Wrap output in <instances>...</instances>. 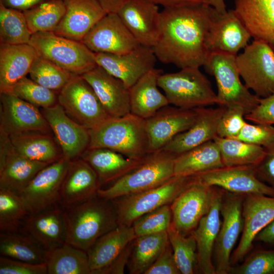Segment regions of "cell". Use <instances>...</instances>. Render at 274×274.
I'll list each match as a JSON object with an SVG mask.
<instances>
[{"label": "cell", "instance_id": "cell-10", "mask_svg": "<svg viewBox=\"0 0 274 274\" xmlns=\"http://www.w3.org/2000/svg\"><path fill=\"white\" fill-rule=\"evenodd\" d=\"M236 66L245 86L257 96L274 94V50L266 43L254 40L236 56Z\"/></svg>", "mask_w": 274, "mask_h": 274}, {"label": "cell", "instance_id": "cell-9", "mask_svg": "<svg viewBox=\"0 0 274 274\" xmlns=\"http://www.w3.org/2000/svg\"><path fill=\"white\" fill-rule=\"evenodd\" d=\"M58 103L68 117L88 129L110 117L92 87L81 75L73 74L58 93Z\"/></svg>", "mask_w": 274, "mask_h": 274}, {"label": "cell", "instance_id": "cell-14", "mask_svg": "<svg viewBox=\"0 0 274 274\" xmlns=\"http://www.w3.org/2000/svg\"><path fill=\"white\" fill-rule=\"evenodd\" d=\"M0 132L10 136L51 131L38 107L10 92L0 93Z\"/></svg>", "mask_w": 274, "mask_h": 274}, {"label": "cell", "instance_id": "cell-60", "mask_svg": "<svg viewBox=\"0 0 274 274\" xmlns=\"http://www.w3.org/2000/svg\"><path fill=\"white\" fill-rule=\"evenodd\" d=\"M202 4L210 6L220 13H225L227 11L224 0H202Z\"/></svg>", "mask_w": 274, "mask_h": 274}, {"label": "cell", "instance_id": "cell-17", "mask_svg": "<svg viewBox=\"0 0 274 274\" xmlns=\"http://www.w3.org/2000/svg\"><path fill=\"white\" fill-rule=\"evenodd\" d=\"M243 228L239 244L231 255V265L241 262L251 250L256 235L274 220V197L261 194L244 196Z\"/></svg>", "mask_w": 274, "mask_h": 274}, {"label": "cell", "instance_id": "cell-48", "mask_svg": "<svg viewBox=\"0 0 274 274\" xmlns=\"http://www.w3.org/2000/svg\"><path fill=\"white\" fill-rule=\"evenodd\" d=\"M230 274H274V250L253 252L240 265L231 266Z\"/></svg>", "mask_w": 274, "mask_h": 274}, {"label": "cell", "instance_id": "cell-58", "mask_svg": "<svg viewBox=\"0 0 274 274\" xmlns=\"http://www.w3.org/2000/svg\"><path fill=\"white\" fill-rule=\"evenodd\" d=\"M107 13H117L130 0H97Z\"/></svg>", "mask_w": 274, "mask_h": 274}, {"label": "cell", "instance_id": "cell-59", "mask_svg": "<svg viewBox=\"0 0 274 274\" xmlns=\"http://www.w3.org/2000/svg\"><path fill=\"white\" fill-rule=\"evenodd\" d=\"M154 4L161 5L164 8L177 7L184 5L202 4V0H149Z\"/></svg>", "mask_w": 274, "mask_h": 274}, {"label": "cell", "instance_id": "cell-7", "mask_svg": "<svg viewBox=\"0 0 274 274\" xmlns=\"http://www.w3.org/2000/svg\"><path fill=\"white\" fill-rule=\"evenodd\" d=\"M29 44L39 56L74 75L81 76L97 65L95 53L82 42L59 36L53 31L32 34Z\"/></svg>", "mask_w": 274, "mask_h": 274}, {"label": "cell", "instance_id": "cell-42", "mask_svg": "<svg viewBox=\"0 0 274 274\" xmlns=\"http://www.w3.org/2000/svg\"><path fill=\"white\" fill-rule=\"evenodd\" d=\"M32 35L23 12L0 4V44H29Z\"/></svg>", "mask_w": 274, "mask_h": 274}, {"label": "cell", "instance_id": "cell-12", "mask_svg": "<svg viewBox=\"0 0 274 274\" xmlns=\"http://www.w3.org/2000/svg\"><path fill=\"white\" fill-rule=\"evenodd\" d=\"M71 162L62 157L48 164L19 194L29 214L60 206V189Z\"/></svg>", "mask_w": 274, "mask_h": 274}, {"label": "cell", "instance_id": "cell-50", "mask_svg": "<svg viewBox=\"0 0 274 274\" xmlns=\"http://www.w3.org/2000/svg\"><path fill=\"white\" fill-rule=\"evenodd\" d=\"M234 139L265 148L274 142V126L269 124L247 123Z\"/></svg>", "mask_w": 274, "mask_h": 274}, {"label": "cell", "instance_id": "cell-6", "mask_svg": "<svg viewBox=\"0 0 274 274\" xmlns=\"http://www.w3.org/2000/svg\"><path fill=\"white\" fill-rule=\"evenodd\" d=\"M158 85L169 105L178 108L193 109L218 105L217 94L199 67H186L176 73L161 74Z\"/></svg>", "mask_w": 274, "mask_h": 274}, {"label": "cell", "instance_id": "cell-56", "mask_svg": "<svg viewBox=\"0 0 274 274\" xmlns=\"http://www.w3.org/2000/svg\"><path fill=\"white\" fill-rule=\"evenodd\" d=\"M48 0H0L4 6L24 12Z\"/></svg>", "mask_w": 274, "mask_h": 274}, {"label": "cell", "instance_id": "cell-33", "mask_svg": "<svg viewBox=\"0 0 274 274\" xmlns=\"http://www.w3.org/2000/svg\"><path fill=\"white\" fill-rule=\"evenodd\" d=\"M161 70L153 68L142 76L129 89L130 113L143 119L153 116L162 107L169 105L158 89Z\"/></svg>", "mask_w": 274, "mask_h": 274}, {"label": "cell", "instance_id": "cell-55", "mask_svg": "<svg viewBox=\"0 0 274 274\" xmlns=\"http://www.w3.org/2000/svg\"><path fill=\"white\" fill-rule=\"evenodd\" d=\"M132 242L109 264L97 271L95 274H123L131 251Z\"/></svg>", "mask_w": 274, "mask_h": 274}, {"label": "cell", "instance_id": "cell-30", "mask_svg": "<svg viewBox=\"0 0 274 274\" xmlns=\"http://www.w3.org/2000/svg\"><path fill=\"white\" fill-rule=\"evenodd\" d=\"M222 198V192L217 190L209 212L191 233L196 243L197 267L203 274H216L212 256L221 223Z\"/></svg>", "mask_w": 274, "mask_h": 274}, {"label": "cell", "instance_id": "cell-29", "mask_svg": "<svg viewBox=\"0 0 274 274\" xmlns=\"http://www.w3.org/2000/svg\"><path fill=\"white\" fill-rule=\"evenodd\" d=\"M234 1V11L251 37L274 50V0Z\"/></svg>", "mask_w": 274, "mask_h": 274}, {"label": "cell", "instance_id": "cell-27", "mask_svg": "<svg viewBox=\"0 0 274 274\" xmlns=\"http://www.w3.org/2000/svg\"><path fill=\"white\" fill-rule=\"evenodd\" d=\"M65 12L53 31L71 40L81 42L87 33L107 13L97 0H63Z\"/></svg>", "mask_w": 274, "mask_h": 274}, {"label": "cell", "instance_id": "cell-23", "mask_svg": "<svg viewBox=\"0 0 274 274\" xmlns=\"http://www.w3.org/2000/svg\"><path fill=\"white\" fill-rule=\"evenodd\" d=\"M117 14L139 44L154 46L160 31L158 5L149 0H130Z\"/></svg>", "mask_w": 274, "mask_h": 274}, {"label": "cell", "instance_id": "cell-21", "mask_svg": "<svg viewBox=\"0 0 274 274\" xmlns=\"http://www.w3.org/2000/svg\"><path fill=\"white\" fill-rule=\"evenodd\" d=\"M49 164L19 155L9 135L0 132V189L20 194L38 173Z\"/></svg>", "mask_w": 274, "mask_h": 274}, {"label": "cell", "instance_id": "cell-13", "mask_svg": "<svg viewBox=\"0 0 274 274\" xmlns=\"http://www.w3.org/2000/svg\"><path fill=\"white\" fill-rule=\"evenodd\" d=\"M225 194H222L220 208L223 220L213 252L216 274L229 273L231 252L243 228L244 195L227 191Z\"/></svg>", "mask_w": 274, "mask_h": 274}, {"label": "cell", "instance_id": "cell-43", "mask_svg": "<svg viewBox=\"0 0 274 274\" xmlns=\"http://www.w3.org/2000/svg\"><path fill=\"white\" fill-rule=\"evenodd\" d=\"M29 214L20 194L0 189V232L20 230Z\"/></svg>", "mask_w": 274, "mask_h": 274}, {"label": "cell", "instance_id": "cell-4", "mask_svg": "<svg viewBox=\"0 0 274 274\" xmlns=\"http://www.w3.org/2000/svg\"><path fill=\"white\" fill-rule=\"evenodd\" d=\"M176 156L163 149L150 153L134 169L112 183L108 188L99 189L97 195L112 200L157 187L174 176Z\"/></svg>", "mask_w": 274, "mask_h": 274}, {"label": "cell", "instance_id": "cell-28", "mask_svg": "<svg viewBox=\"0 0 274 274\" xmlns=\"http://www.w3.org/2000/svg\"><path fill=\"white\" fill-rule=\"evenodd\" d=\"M101 184L91 165L81 158L71 161L61 185L60 205L64 208L87 200L97 195Z\"/></svg>", "mask_w": 274, "mask_h": 274}, {"label": "cell", "instance_id": "cell-34", "mask_svg": "<svg viewBox=\"0 0 274 274\" xmlns=\"http://www.w3.org/2000/svg\"><path fill=\"white\" fill-rule=\"evenodd\" d=\"M136 236L132 226H118L99 237L87 251L91 274L114 260Z\"/></svg>", "mask_w": 274, "mask_h": 274}, {"label": "cell", "instance_id": "cell-39", "mask_svg": "<svg viewBox=\"0 0 274 274\" xmlns=\"http://www.w3.org/2000/svg\"><path fill=\"white\" fill-rule=\"evenodd\" d=\"M47 274H91L87 252L70 245L48 251Z\"/></svg>", "mask_w": 274, "mask_h": 274}, {"label": "cell", "instance_id": "cell-52", "mask_svg": "<svg viewBox=\"0 0 274 274\" xmlns=\"http://www.w3.org/2000/svg\"><path fill=\"white\" fill-rule=\"evenodd\" d=\"M245 118L254 123L274 125V94L260 98L258 106Z\"/></svg>", "mask_w": 274, "mask_h": 274}, {"label": "cell", "instance_id": "cell-20", "mask_svg": "<svg viewBox=\"0 0 274 274\" xmlns=\"http://www.w3.org/2000/svg\"><path fill=\"white\" fill-rule=\"evenodd\" d=\"M94 53L122 54L139 43L117 13H108L98 21L81 41Z\"/></svg>", "mask_w": 274, "mask_h": 274}, {"label": "cell", "instance_id": "cell-5", "mask_svg": "<svg viewBox=\"0 0 274 274\" xmlns=\"http://www.w3.org/2000/svg\"><path fill=\"white\" fill-rule=\"evenodd\" d=\"M236 56L223 52H212L209 53L203 66L216 79L218 105L239 108L246 115L258 106L260 98L251 93L242 83Z\"/></svg>", "mask_w": 274, "mask_h": 274}, {"label": "cell", "instance_id": "cell-1", "mask_svg": "<svg viewBox=\"0 0 274 274\" xmlns=\"http://www.w3.org/2000/svg\"><path fill=\"white\" fill-rule=\"evenodd\" d=\"M212 7L204 4L164 8L158 39L152 47L157 59L179 68L203 65Z\"/></svg>", "mask_w": 274, "mask_h": 274}, {"label": "cell", "instance_id": "cell-22", "mask_svg": "<svg viewBox=\"0 0 274 274\" xmlns=\"http://www.w3.org/2000/svg\"><path fill=\"white\" fill-rule=\"evenodd\" d=\"M41 112L54 135L63 157L71 161L79 158L88 147L89 129L68 117L58 103L42 108Z\"/></svg>", "mask_w": 274, "mask_h": 274}, {"label": "cell", "instance_id": "cell-35", "mask_svg": "<svg viewBox=\"0 0 274 274\" xmlns=\"http://www.w3.org/2000/svg\"><path fill=\"white\" fill-rule=\"evenodd\" d=\"M217 144L211 140L177 155L174 162V176L194 177L224 166Z\"/></svg>", "mask_w": 274, "mask_h": 274}, {"label": "cell", "instance_id": "cell-40", "mask_svg": "<svg viewBox=\"0 0 274 274\" xmlns=\"http://www.w3.org/2000/svg\"><path fill=\"white\" fill-rule=\"evenodd\" d=\"M213 140L218 146L224 166H256L265 153L264 147L238 139L217 136Z\"/></svg>", "mask_w": 274, "mask_h": 274}, {"label": "cell", "instance_id": "cell-19", "mask_svg": "<svg viewBox=\"0 0 274 274\" xmlns=\"http://www.w3.org/2000/svg\"><path fill=\"white\" fill-rule=\"evenodd\" d=\"M256 166H224L194 177L206 185L219 187L230 193L244 195L261 194L274 197V189L258 178Z\"/></svg>", "mask_w": 274, "mask_h": 274}, {"label": "cell", "instance_id": "cell-41", "mask_svg": "<svg viewBox=\"0 0 274 274\" xmlns=\"http://www.w3.org/2000/svg\"><path fill=\"white\" fill-rule=\"evenodd\" d=\"M65 12L63 0H48L23 12L32 34L53 31Z\"/></svg>", "mask_w": 274, "mask_h": 274}, {"label": "cell", "instance_id": "cell-57", "mask_svg": "<svg viewBox=\"0 0 274 274\" xmlns=\"http://www.w3.org/2000/svg\"><path fill=\"white\" fill-rule=\"evenodd\" d=\"M254 241L274 245V220L263 228L255 236Z\"/></svg>", "mask_w": 274, "mask_h": 274}, {"label": "cell", "instance_id": "cell-44", "mask_svg": "<svg viewBox=\"0 0 274 274\" xmlns=\"http://www.w3.org/2000/svg\"><path fill=\"white\" fill-rule=\"evenodd\" d=\"M167 234L178 267L182 274H193L197 267V246L194 236H184L170 225Z\"/></svg>", "mask_w": 274, "mask_h": 274}, {"label": "cell", "instance_id": "cell-32", "mask_svg": "<svg viewBox=\"0 0 274 274\" xmlns=\"http://www.w3.org/2000/svg\"><path fill=\"white\" fill-rule=\"evenodd\" d=\"M145 157L131 158L115 151L99 148L87 149L79 158L91 165L103 185L113 183L125 175L139 166Z\"/></svg>", "mask_w": 274, "mask_h": 274}, {"label": "cell", "instance_id": "cell-26", "mask_svg": "<svg viewBox=\"0 0 274 274\" xmlns=\"http://www.w3.org/2000/svg\"><path fill=\"white\" fill-rule=\"evenodd\" d=\"M196 118L187 130L174 137L162 149L179 155L217 136L219 122L226 107L197 108Z\"/></svg>", "mask_w": 274, "mask_h": 274}, {"label": "cell", "instance_id": "cell-51", "mask_svg": "<svg viewBox=\"0 0 274 274\" xmlns=\"http://www.w3.org/2000/svg\"><path fill=\"white\" fill-rule=\"evenodd\" d=\"M0 274H47L46 263L34 264L0 256Z\"/></svg>", "mask_w": 274, "mask_h": 274}, {"label": "cell", "instance_id": "cell-47", "mask_svg": "<svg viewBox=\"0 0 274 274\" xmlns=\"http://www.w3.org/2000/svg\"><path fill=\"white\" fill-rule=\"evenodd\" d=\"M170 205H164L138 218L132 225L136 237L167 231L172 223Z\"/></svg>", "mask_w": 274, "mask_h": 274}, {"label": "cell", "instance_id": "cell-49", "mask_svg": "<svg viewBox=\"0 0 274 274\" xmlns=\"http://www.w3.org/2000/svg\"><path fill=\"white\" fill-rule=\"evenodd\" d=\"M244 111L236 107H226L217 128V136L223 138L234 139L247 123Z\"/></svg>", "mask_w": 274, "mask_h": 274}, {"label": "cell", "instance_id": "cell-36", "mask_svg": "<svg viewBox=\"0 0 274 274\" xmlns=\"http://www.w3.org/2000/svg\"><path fill=\"white\" fill-rule=\"evenodd\" d=\"M9 136L16 153L28 159L51 163L63 157L55 139L49 133H29Z\"/></svg>", "mask_w": 274, "mask_h": 274}, {"label": "cell", "instance_id": "cell-38", "mask_svg": "<svg viewBox=\"0 0 274 274\" xmlns=\"http://www.w3.org/2000/svg\"><path fill=\"white\" fill-rule=\"evenodd\" d=\"M167 231L136 237L127 264L130 274H144L168 244Z\"/></svg>", "mask_w": 274, "mask_h": 274}, {"label": "cell", "instance_id": "cell-3", "mask_svg": "<svg viewBox=\"0 0 274 274\" xmlns=\"http://www.w3.org/2000/svg\"><path fill=\"white\" fill-rule=\"evenodd\" d=\"M89 132L87 149L107 148L133 159H142L149 154L144 119L131 113L109 117Z\"/></svg>", "mask_w": 274, "mask_h": 274}, {"label": "cell", "instance_id": "cell-25", "mask_svg": "<svg viewBox=\"0 0 274 274\" xmlns=\"http://www.w3.org/2000/svg\"><path fill=\"white\" fill-rule=\"evenodd\" d=\"M20 230L47 251L64 245L66 228L63 208L58 206L29 214Z\"/></svg>", "mask_w": 274, "mask_h": 274}, {"label": "cell", "instance_id": "cell-18", "mask_svg": "<svg viewBox=\"0 0 274 274\" xmlns=\"http://www.w3.org/2000/svg\"><path fill=\"white\" fill-rule=\"evenodd\" d=\"M196 117V108L185 109L168 105L144 119L149 153L162 149L177 135L189 128Z\"/></svg>", "mask_w": 274, "mask_h": 274}, {"label": "cell", "instance_id": "cell-15", "mask_svg": "<svg viewBox=\"0 0 274 274\" xmlns=\"http://www.w3.org/2000/svg\"><path fill=\"white\" fill-rule=\"evenodd\" d=\"M94 53L97 65L121 80L129 89L155 68L157 59L152 48L142 45L122 54Z\"/></svg>", "mask_w": 274, "mask_h": 274}, {"label": "cell", "instance_id": "cell-16", "mask_svg": "<svg viewBox=\"0 0 274 274\" xmlns=\"http://www.w3.org/2000/svg\"><path fill=\"white\" fill-rule=\"evenodd\" d=\"M251 36L234 10L220 13L212 7L206 46L209 53L219 51L237 55Z\"/></svg>", "mask_w": 274, "mask_h": 274}, {"label": "cell", "instance_id": "cell-54", "mask_svg": "<svg viewBox=\"0 0 274 274\" xmlns=\"http://www.w3.org/2000/svg\"><path fill=\"white\" fill-rule=\"evenodd\" d=\"M265 153L256 165L258 178L274 189V142L264 148Z\"/></svg>", "mask_w": 274, "mask_h": 274}, {"label": "cell", "instance_id": "cell-31", "mask_svg": "<svg viewBox=\"0 0 274 274\" xmlns=\"http://www.w3.org/2000/svg\"><path fill=\"white\" fill-rule=\"evenodd\" d=\"M38 56L29 44H0V93L10 92L17 82L26 77Z\"/></svg>", "mask_w": 274, "mask_h": 274}, {"label": "cell", "instance_id": "cell-45", "mask_svg": "<svg viewBox=\"0 0 274 274\" xmlns=\"http://www.w3.org/2000/svg\"><path fill=\"white\" fill-rule=\"evenodd\" d=\"M37 83L55 92H59L73 74L51 61L38 56L28 74Z\"/></svg>", "mask_w": 274, "mask_h": 274}, {"label": "cell", "instance_id": "cell-24", "mask_svg": "<svg viewBox=\"0 0 274 274\" xmlns=\"http://www.w3.org/2000/svg\"><path fill=\"white\" fill-rule=\"evenodd\" d=\"M81 76L92 87L110 117L130 113L129 89L121 80L98 65Z\"/></svg>", "mask_w": 274, "mask_h": 274}, {"label": "cell", "instance_id": "cell-53", "mask_svg": "<svg viewBox=\"0 0 274 274\" xmlns=\"http://www.w3.org/2000/svg\"><path fill=\"white\" fill-rule=\"evenodd\" d=\"M168 242L160 255L144 274H180Z\"/></svg>", "mask_w": 274, "mask_h": 274}, {"label": "cell", "instance_id": "cell-8", "mask_svg": "<svg viewBox=\"0 0 274 274\" xmlns=\"http://www.w3.org/2000/svg\"><path fill=\"white\" fill-rule=\"evenodd\" d=\"M192 177L174 176L157 187L111 200L117 214L118 225L131 226L143 215L164 205H170L187 187Z\"/></svg>", "mask_w": 274, "mask_h": 274}, {"label": "cell", "instance_id": "cell-2", "mask_svg": "<svg viewBox=\"0 0 274 274\" xmlns=\"http://www.w3.org/2000/svg\"><path fill=\"white\" fill-rule=\"evenodd\" d=\"M63 209L66 244L86 252L99 237L119 226L112 201L97 195Z\"/></svg>", "mask_w": 274, "mask_h": 274}, {"label": "cell", "instance_id": "cell-11", "mask_svg": "<svg viewBox=\"0 0 274 274\" xmlns=\"http://www.w3.org/2000/svg\"><path fill=\"white\" fill-rule=\"evenodd\" d=\"M217 190L195 177L170 204L171 225L184 236L192 233L201 218L209 212Z\"/></svg>", "mask_w": 274, "mask_h": 274}, {"label": "cell", "instance_id": "cell-37", "mask_svg": "<svg viewBox=\"0 0 274 274\" xmlns=\"http://www.w3.org/2000/svg\"><path fill=\"white\" fill-rule=\"evenodd\" d=\"M48 251L29 235L19 230L0 232V256L34 264L46 262Z\"/></svg>", "mask_w": 274, "mask_h": 274}, {"label": "cell", "instance_id": "cell-46", "mask_svg": "<svg viewBox=\"0 0 274 274\" xmlns=\"http://www.w3.org/2000/svg\"><path fill=\"white\" fill-rule=\"evenodd\" d=\"M10 92L38 108H48L58 103L56 92L26 77L17 82Z\"/></svg>", "mask_w": 274, "mask_h": 274}]
</instances>
